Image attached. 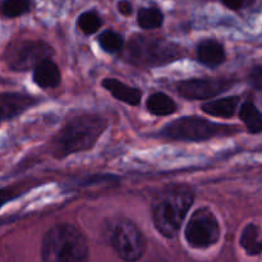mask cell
Returning a JSON list of instances; mask_svg holds the SVG:
<instances>
[{"instance_id": "1", "label": "cell", "mask_w": 262, "mask_h": 262, "mask_svg": "<svg viewBox=\"0 0 262 262\" xmlns=\"http://www.w3.org/2000/svg\"><path fill=\"white\" fill-rule=\"evenodd\" d=\"M194 200V189L188 184H169L156 193L152 219L161 235L173 238L181 229Z\"/></svg>"}, {"instance_id": "2", "label": "cell", "mask_w": 262, "mask_h": 262, "mask_svg": "<svg viewBox=\"0 0 262 262\" xmlns=\"http://www.w3.org/2000/svg\"><path fill=\"white\" fill-rule=\"evenodd\" d=\"M106 129V122L99 115H81L69 120L53 138L51 151L58 159L91 150Z\"/></svg>"}, {"instance_id": "3", "label": "cell", "mask_w": 262, "mask_h": 262, "mask_svg": "<svg viewBox=\"0 0 262 262\" xmlns=\"http://www.w3.org/2000/svg\"><path fill=\"white\" fill-rule=\"evenodd\" d=\"M89 257L84 235L71 224H58L42 238L41 258L46 262H77Z\"/></svg>"}, {"instance_id": "4", "label": "cell", "mask_w": 262, "mask_h": 262, "mask_svg": "<svg viewBox=\"0 0 262 262\" xmlns=\"http://www.w3.org/2000/svg\"><path fill=\"white\" fill-rule=\"evenodd\" d=\"M183 55L181 46L163 37L132 36L123 53V59L129 64L143 68H156L178 60Z\"/></svg>"}, {"instance_id": "5", "label": "cell", "mask_w": 262, "mask_h": 262, "mask_svg": "<svg viewBox=\"0 0 262 262\" xmlns=\"http://www.w3.org/2000/svg\"><path fill=\"white\" fill-rule=\"evenodd\" d=\"M238 132L239 128L237 125L219 124L200 117H183L164 125L156 136L163 140L199 142L214 137L232 136Z\"/></svg>"}, {"instance_id": "6", "label": "cell", "mask_w": 262, "mask_h": 262, "mask_svg": "<svg viewBox=\"0 0 262 262\" xmlns=\"http://www.w3.org/2000/svg\"><path fill=\"white\" fill-rule=\"evenodd\" d=\"M184 237L192 248H209L220 238V225L209 207H199L184 229Z\"/></svg>"}, {"instance_id": "7", "label": "cell", "mask_w": 262, "mask_h": 262, "mask_svg": "<svg viewBox=\"0 0 262 262\" xmlns=\"http://www.w3.org/2000/svg\"><path fill=\"white\" fill-rule=\"evenodd\" d=\"M110 243L122 260H140L146 250L145 237L133 222L120 219L113 225Z\"/></svg>"}, {"instance_id": "8", "label": "cell", "mask_w": 262, "mask_h": 262, "mask_svg": "<svg viewBox=\"0 0 262 262\" xmlns=\"http://www.w3.org/2000/svg\"><path fill=\"white\" fill-rule=\"evenodd\" d=\"M54 55V49L45 41L28 40L22 41L8 49L5 60L8 67L15 72H26L35 69L41 61L50 59Z\"/></svg>"}, {"instance_id": "9", "label": "cell", "mask_w": 262, "mask_h": 262, "mask_svg": "<svg viewBox=\"0 0 262 262\" xmlns=\"http://www.w3.org/2000/svg\"><path fill=\"white\" fill-rule=\"evenodd\" d=\"M234 79L229 78H191L177 84V91L188 100H205L229 91L234 86Z\"/></svg>"}, {"instance_id": "10", "label": "cell", "mask_w": 262, "mask_h": 262, "mask_svg": "<svg viewBox=\"0 0 262 262\" xmlns=\"http://www.w3.org/2000/svg\"><path fill=\"white\" fill-rule=\"evenodd\" d=\"M2 102V120H12L35 106L40 102V99L20 92H4L0 96Z\"/></svg>"}, {"instance_id": "11", "label": "cell", "mask_w": 262, "mask_h": 262, "mask_svg": "<svg viewBox=\"0 0 262 262\" xmlns=\"http://www.w3.org/2000/svg\"><path fill=\"white\" fill-rule=\"evenodd\" d=\"M197 59L201 64L209 68H216L227 59L224 46L214 38L202 40L196 48Z\"/></svg>"}, {"instance_id": "12", "label": "cell", "mask_w": 262, "mask_h": 262, "mask_svg": "<svg viewBox=\"0 0 262 262\" xmlns=\"http://www.w3.org/2000/svg\"><path fill=\"white\" fill-rule=\"evenodd\" d=\"M101 86L106 91H109L112 94V96H114L115 99L125 102L128 105H132V106L140 105L141 99H142V92H141V90L132 86H128V84L123 83V82H120L117 78H105L101 82Z\"/></svg>"}, {"instance_id": "13", "label": "cell", "mask_w": 262, "mask_h": 262, "mask_svg": "<svg viewBox=\"0 0 262 262\" xmlns=\"http://www.w3.org/2000/svg\"><path fill=\"white\" fill-rule=\"evenodd\" d=\"M61 81L60 71L51 59L41 61L33 69V82L41 89H54Z\"/></svg>"}, {"instance_id": "14", "label": "cell", "mask_w": 262, "mask_h": 262, "mask_svg": "<svg viewBox=\"0 0 262 262\" xmlns=\"http://www.w3.org/2000/svg\"><path fill=\"white\" fill-rule=\"evenodd\" d=\"M239 105V97L229 96L225 99L215 100L202 105V110L211 117L217 118H232L237 113Z\"/></svg>"}, {"instance_id": "15", "label": "cell", "mask_w": 262, "mask_h": 262, "mask_svg": "<svg viewBox=\"0 0 262 262\" xmlns=\"http://www.w3.org/2000/svg\"><path fill=\"white\" fill-rule=\"evenodd\" d=\"M241 247L248 256H257L262 253V229L255 223H250L243 229L241 235Z\"/></svg>"}, {"instance_id": "16", "label": "cell", "mask_w": 262, "mask_h": 262, "mask_svg": "<svg viewBox=\"0 0 262 262\" xmlns=\"http://www.w3.org/2000/svg\"><path fill=\"white\" fill-rule=\"evenodd\" d=\"M146 107L148 112L158 117H166L171 115L177 112V104L170 96H168L164 92H155L150 95L146 101Z\"/></svg>"}, {"instance_id": "17", "label": "cell", "mask_w": 262, "mask_h": 262, "mask_svg": "<svg viewBox=\"0 0 262 262\" xmlns=\"http://www.w3.org/2000/svg\"><path fill=\"white\" fill-rule=\"evenodd\" d=\"M239 118L250 133L262 132V113L252 102L247 101L241 106Z\"/></svg>"}, {"instance_id": "18", "label": "cell", "mask_w": 262, "mask_h": 262, "mask_svg": "<svg viewBox=\"0 0 262 262\" xmlns=\"http://www.w3.org/2000/svg\"><path fill=\"white\" fill-rule=\"evenodd\" d=\"M137 22L143 30H154V28H159L163 25L164 14L156 7L141 8L137 14Z\"/></svg>"}, {"instance_id": "19", "label": "cell", "mask_w": 262, "mask_h": 262, "mask_svg": "<svg viewBox=\"0 0 262 262\" xmlns=\"http://www.w3.org/2000/svg\"><path fill=\"white\" fill-rule=\"evenodd\" d=\"M97 41H99L100 48L110 54L120 51L123 49V45H124V40H123L122 35L113 30H106L100 33Z\"/></svg>"}, {"instance_id": "20", "label": "cell", "mask_w": 262, "mask_h": 262, "mask_svg": "<svg viewBox=\"0 0 262 262\" xmlns=\"http://www.w3.org/2000/svg\"><path fill=\"white\" fill-rule=\"evenodd\" d=\"M102 19L96 10H89V12L82 13L77 19V26L84 35H92L97 32L101 27Z\"/></svg>"}, {"instance_id": "21", "label": "cell", "mask_w": 262, "mask_h": 262, "mask_svg": "<svg viewBox=\"0 0 262 262\" xmlns=\"http://www.w3.org/2000/svg\"><path fill=\"white\" fill-rule=\"evenodd\" d=\"M31 10V0H4L2 13L7 18H15L26 14Z\"/></svg>"}, {"instance_id": "22", "label": "cell", "mask_w": 262, "mask_h": 262, "mask_svg": "<svg viewBox=\"0 0 262 262\" xmlns=\"http://www.w3.org/2000/svg\"><path fill=\"white\" fill-rule=\"evenodd\" d=\"M114 179H118L115 176H91L87 177V178L81 179L78 182V187H90V186H95V184H102L105 182H115Z\"/></svg>"}, {"instance_id": "23", "label": "cell", "mask_w": 262, "mask_h": 262, "mask_svg": "<svg viewBox=\"0 0 262 262\" xmlns=\"http://www.w3.org/2000/svg\"><path fill=\"white\" fill-rule=\"evenodd\" d=\"M248 82L255 90H262V67H253L252 71L248 74Z\"/></svg>"}, {"instance_id": "24", "label": "cell", "mask_w": 262, "mask_h": 262, "mask_svg": "<svg viewBox=\"0 0 262 262\" xmlns=\"http://www.w3.org/2000/svg\"><path fill=\"white\" fill-rule=\"evenodd\" d=\"M253 0H222L223 4L232 10H241L252 4Z\"/></svg>"}, {"instance_id": "25", "label": "cell", "mask_w": 262, "mask_h": 262, "mask_svg": "<svg viewBox=\"0 0 262 262\" xmlns=\"http://www.w3.org/2000/svg\"><path fill=\"white\" fill-rule=\"evenodd\" d=\"M118 9H119V12L122 13L123 15H130L133 12L132 4H130V2H128V0H120V2L118 3Z\"/></svg>"}]
</instances>
